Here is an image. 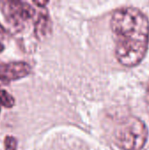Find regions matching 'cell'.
I'll return each mask as SVG.
<instances>
[{
	"label": "cell",
	"instance_id": "obj_4",
	"mask_svg": "<svg viewBox=\"0 0 149 150\" xmlns=\"http://www.w3.org/2000/svg\"><path fill=\"white\" fill-rule=\"evenodd\" d=\"M30 73L31 66L26 62H0V77L7 83L24 78Z\"/></svg>",
	"mask_w": 149,
	"mask_h": 150
},
{
	"label": "cell",
	"instance_id": "obj_6",
	"mask_svg": "<svg viewBox=\"0 0 149 150\" xmlns=\"http://www.w3.org/2000/svg\"><path fill=\"white\" fill-rule=\"evenodd\" d=\"M4 149L5 150H17L18 146V142L15 137L13 136H6L4 142Z\"/></svg>",
	"mask_w": 149,
	"mask_h": 150
},
{
	"label": "cell",
	"instance_id": "obj_5",
	"mask_svg": "<svg viewBox=\"0 0 149 150\" xmlns=\"http://www.w3.org/2000/svg\"><path fill=\"white\" fill-rule=\"evenodd\" d=\"M15 105L14 98L6 91L0 90V105L5 108H11Z\"/></svg>",
	"mask_w": 149,
	"mask_h": 150
},
{
	"label": "cell",
	"instance_id": "obj_10",
	"mask_svg": "<svg viewBox=\"0 0 149 150\" xmlns=\"http://www.w3.org/2000/svg\"><path fill=\"white\" fill-rule=\"evenodd\" d=\"M0 112H1V109H0Z\"/></svg>",
	"mask_w": 149,
	"mask_h": 150
},
{
	"label": "cell",
	"instance_id": "obj_8",
	"mask_svg": "<svg viewBox=\"0 0 149 150\" xmlns=\"http://www.w3.org/2000/svg\"><path fill=\"white\" fill-rule=\"evenodd\" d=\"M4 83H8L7 82H5L4 79H2L1 77H0V85H2V84H4Z\"/></svg>",
	"mask_w": 149,
	"mask_h": 150
},
{
	"label": "cell",
	"instance_id": "obj_9",
	"mask_svg": "<svg viewBox=\"0 0 149 150\" xmlns=\"http://www.w3.org/2000/svg\"><path fill=\"white\" fill-rule=\"evenodd\" d=\"M147 94H148V98L149 101V82L148 83V88H147Z\"/></svg>",
	"mask_w": 149,
	"mask_h": 150
},
{
	"label": "cell",
	"instance_id": "obj_1",
	"mask_svg": "<svg viewBox=\"0 0 149 150\" xmlns=\"http://www.w3.org/2000/svg\"><path fill=\"white\" fill-rule=\"evenodd\" d=\"M111 26L115 35V54L126 67L138 65L145 57L149 42V20L134 7H123L114 11Z\"/></svg>",
	"mask_w": 149,
	"mask_h": 150
},
{
	"label": "cell",
	"instance_id": "obj_3",
	"mask_svg": "<svg viewBox=\"0 0 149 150\" xmlns=\"http://www.w3.org/2000/svg\"><path fill=\"white\" fill-rule=\"evenodd\" d=\"M0 10L8 24L16 30L25 28L39 15L29 3L24 1L2 0L0 1Z\"/></svg>",
	"mask_w": 149,
	"mask_h": 150
},
{
	"label": "cell",
	"instance_id": "obj_2",
	"mask_svg": "<svg viewBox=\"0 0 149 150\" xmlns=\"http://www.w3.org/2000/svg\"><path fill=\"white\" fill-rule=\"evenodd\" d=\"M148 130L145 123L136 117L128 118L116 131L114 139L122 150H141L147 142Z\"/></svg>",
	"mask_w": 149,
	"mask_h": 150
},
{
	"label": "cell",
	"instance_id": "obj_7",
	"mask_svg": "<svg viewBox=\"0 0 149 150\" xmlns=\"http://www.w3.org/2000/svg\"><path fill=\"white\" fill-rule=\"evenodd\" d=\"M4 37H5V31L4 30L3 26L0 25V53L3 52L4 49V45L2 42V40L4 39Z\"/></svg>",
	"mask_w": 149,
	"mask_h": 150
}]
</instances>
